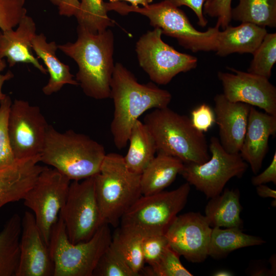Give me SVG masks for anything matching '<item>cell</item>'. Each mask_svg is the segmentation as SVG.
Segmentation results:
<instances>
[{
  "label": "cell",
  "instance_id": "28",
  "mask_svg": "<svg viewBox=\"0 0 276 276\" xmlns=\"http://www.w3.org/2000/svg\"><path fill=\"white\" fill-rule=\"evenodd\" d=\"M232 9V19L263 27H276V0H239Z\"/></svg>",
  "mask_w": 276,
  "mask_h": 276
},
{
  "label": "cell",
  "instance_id": "41",
  "mask_svg": "<svg viewBox=\"0 0 276 276\" xmlns=\"http://www.w3.org/2000/svg\"><path fill=\"white\" fill-rule=\"evenodd\" d=\"M80 1L79 0H60L58 6L59 14L62 16H75L78 12Z\"/></svg>",
  "mask_w": 276,
  "mask_h": 276
},
{
  "label": "cell",
  "instance_id": "20",
  "mask_svg": "<svg viewBox=\"0 0 276 276\" xmlns=\"http://www.w3.org/2000/svg\"><path fill=\"white\" fill-rule=\"evenodd\" d=\"M39 162L40 156L18 160L0 170V209L24 199L45 167Z\"/></svg>",
  "mask_w": 276,
  "mask_h": 276
},
{
  "label": "cell",
  "instance_id": "37",
  "mask_svg": "<svg viewBox=\"0 0 276 276\" xmlns=\"http://www.w3.org/2000/svg\"><path fill=\"white\" fill-rule=\"evenodd\" d=\"M232 0H205L203 10L208 15L216 17V24L220 28L224 29L232 20Z\"/></svg>",
  "mask_w": 276,
  "mask_h": 276
},
{
  "label": "cell",
  "instance_id": "3",
  "mask_svg": "<svg viewBox=\"0 0 276 276\" xmlns=\"http://www.w3.org/2000/svg\"><path fill=\"white\" fill-rule=\"evenodd\" d=\"M102 145L73 130L59 132L49 125L40 162L51 166L71 181L99 173L106 155Z\"/></svg>",
  "mask_w": 276,
  "mask_h": 276
},
{
  "label": "cell",
  "instance_id": "33",
  "mask_svg": "<svg viewBox=\"0 0 276 276\" xmlns=\"http://www.w3.org/2000/svg\"><path fill=\"white\" fill-rule=\"evenodd\" d=\"M93 276H138L111 244L100 258Z\"/></svg>",
  "mask_w": 276,
  "mask_h": 276
},
{
  "label": "cell",
  "instance_id": "39",
  "mask_svg": "<svg viewBox=\"0 0 276 276\" xmlns=\"http://www.w3.org/2000/svg\"><path fill=\"white\" fill-rule=\"evenodd\" d=\"M176 7L185 6L191 9L198 19V24L201 27H205L208 20L203 15V7L205 0H166Z\"/></svg>",
  "mask_w": 276,
  "mask_h": 276
},
{
  "label": "cell",
  "instance_id": "13",
  "mask_svg": "<svg viewBox=\"0 0 276 276\" xmlns=\"http://www.w3.org/2000/svg\"><path fill=\"white\" fill-rule=\"evenodd\" d=\"M39 107L15 99L10 106L8 131L17 160L40 156L49 127Z\"/></svg>",
  "mask_w": 276,
  "mask_h": 276
},
{
  "label": "cell",
  "instance_id": "40",
  "mask_svg": "<svg viewBox=\"0 0 276 276\" xmlns=\"http://www.w3.org/2000/svg\"><path fill=\"white\" fill-rule=\"evenodd\" d=\"M272 182L276 184V152L273 155L272 160L268 167L260 174L254 176L251 178L254 186L265 184Z\"/></svg>",
  "mask_w": 276,
  "mask_h": 276
},
{
  "label": "cell",
  "instance_id": "5",
  "mask_svg": "<svg viewBox=\"0 0 276 276\" xmlns=\"http://www.w3.org/2000/svg\"><path fill=\"white\" fill-rule=\"evenodd\" d=\"M141 174L130 171L124 156L106 154L94 176L95 192L103 222L117 227L126 211L142 195Z\"/></svg>",
  "mask_w": 276,
  "mask_h": 276
},
{
  "label": "cell",
  "instance_id": "14",
  "mask_svg": "<svg viewBox=\"0 0 276 276\" xmlns=\"http://www.w3.org/2000/svg\"><path fill=\"white\" fill-rule=\"evenodd\" d=\"M212 227L204 215L188 212L177 215L165 235L169 245L188 261L201 263L208 257Z\"/></svg>",
  "mask_w": 276,
  "mask_h": 276
},
{
  "label": "cell",
  "instance_id": "12",
  "mask_svg": "<svg viewBox=\"0 0 276 276\" xmlns=\"http://www.w3.org/2000/svg\"><path fill=\"white\" fill-rule=\"evenodd\" d=\"M71 181L55 169L45 167L22 199L24 205L33 212L48 246L52 229L65 202Z\"/></svg>",
  "mask_w": 276,
  "mask_h": 276
},
{
  "label": "cell",
  "instance_id": "26",
  "mask_svg": "<svg viewBox=\"0 0 276 276\" xmlns=\"http://www.w3.org/2000/svg\"><path fill=\"white\" fill-rule=\"evenodd\" d=\"M21 218L14 214L0 232V276H16L20 259Z\"/></svg>",
  "mask_w": 276,
  "mask_h": 276
},
{
  "label": "cell",
  "instance_id": "38",
  "mask_svg": "<svg viewBox=\"0 0 276 276\" xmlns=\"http://www.w3.org/2000/svg\"><path fill=\"white\" fill-rule=\"evenodd\" d=\"M191 123L194 127L203 133L206 132L215 123V117L211 107L205 103L193 110L191 113Z\"/></svg>",
  "mask_w": 276,
  "mask_h": 276
},
{
  "label": "cell",
  "instance_id": "1",
  "mask_svg": "<svg viewBox=\"0 0 276 276\" xmlns=\"http://www.w3.org/2000/svg\"><path fill=\"white\" fill-rule=\"evenodd\" d=\"M110 98L114 104L110 131L116 147L121 149L127 146L131 129L139 118L149 109L168 107L172 95L152 82L140 83L131 72L117 63Z\"/></svg>",
  "mask_w": 276,
  "mask_h": 276
},
{
  "label": "cell",
  "instance_id": "21",
  "mask_svg": "<svg viewBox=\"0 0 276 276\" xmlns=\"http://www.w3.org/2000/svg\"><path fill=\"white\" fill-rule=\"evenodd\" d=\"M267 33L265 27L250 22L227 26L218 34L216 54L225 57L233 53L253 54Z\"/></svg>",
  "mask_w": 276,
  "mask_h": 276
},
{
  "label": "cell",
  "instance_id": "30",
  "mask_svg": "<svg viewBox=\"0 0 276 276\" xmlns=\"http://www.w3.org/2000/svg\"><path fill=\"white\" fill-rule=\"evenodd\" d=\"M108 11L106 3L103 0H81L75 17L78 26L91 33H100L113 25V21L107 15Z\"/></svg>",
  "mask_w": 276,
  "mask_h": 276
},
{
  "label": "cell",
  "instance_id": "6",
  "mask_svg": "<svg viewBox=\"0 0 276 276\" xmlns=\"http://www.w3.org/2000/svg\"><path fill=\"white\" fill-rule=\"evenodd\" d=\"M107 7L108 11L121 15L135 12L147 16L152 26L160 29L162 34L176 38L179 45L193 52L216 51L219 25L199 31L181 10L166 0L142 7L123 2H108Z\"/></svg>",
  "mask_w": 276,
  "mask_h": 276
},
{
  "label": "cell",
  "instance_id": "45",
  "mask_svg": "<svg viewBox=\"0 0 276 276\" xmlns=\"http://www.w3.org/2000/svg\"><path fill=\"white\" fill-rule=\"evenodd\" d=\"M233 275L231 272L226 270H218L213 274L215 276H231Z\"/></svg>",
  "mask_w": 276,
  "mask_h": 276
},
{
  "label": "cell",
  "instance_id": "43",
  "mask_svg": "<svg viewBox=\"0 0 276 276\" xmlns=\"http://www.w3.org/2000/svg\"><path fill=\"white\" fill-rule=\"evenodd\" d=\"M257 194L262 198H272L276 199V191L271 189L265 184L256 186Z\"/></svg>",
  "mask_w": 276,
  "mask_h": 276
},
{
  "label": "cell",
  "instance_id": "44",
  "mask_svg": "<svg viewBox=\"0 0 276 276\" xmlns=\"http://www.w3.org/2000/svg\"><path fill=\"white\" fill-rule=\"evenodd\" d=\"M109 2L125 1L130 3L131 5L134 7L139 6V5H142V7H146L151 4L153 0H109Z\"/></svg>",
  "mask_w": 276,
  "mask_h": 276
},
{
  "label": "cell",
  "instance_id": "4",
  "mask_svg": "<svg viewBox=\"0 0 276 276\" xmlns=\"http://www.w3.org/2000/svg\"><path fill=\"white\" fill-rule=\"evenodd\" d=\"M151 134L157 152L180 159L183 163L202 164L209 160V146L204 133L193 126L191 119L168 107L155 108L144 122Z\"/></svg>",
  "mask_w": 276,
  "mask_h": 276
},
{
  "label": "cell",
  "instance_id": "8",
  "mask_svg": "<svg viewBox=\"0 0 276 276\" xmlns=\"http://www.w3.org/2000/svg\"><path fill=\"white\" fill-rule=\"evenodd\" d=\"M186 182L172 191L142 195L124 213L120 225L145 237L164 233L184 208L190 191Z\"/></svg>",
  "mask_w": 276,
  "mask_h": 276
},
{
  "label": "cell",
  "instance_id": "36",
  "mask_svg": "<svg viewBox=\"0 0 276 276\" xmlns=\"http://www.w3.org/2000/svg\"><path fill=\"white\" fill-rule=\"evenodd\" d=\"M169 245L164 233L145 236L143 241V254L145 262L152 265L156 262Z\"/></svg>",
  "mask_w": 276,
  "mask_h": 276
},
{
  "label": "cell",
  "instance_id": "15",
  "mask_svg": "<svg viewBox=\"0 0 276 276\" xmlns=\"http://www.w3.org/2000/svg\"><path fill=\"white\" fill-rule=\"evenodd\" d=\"M233 73L219 72L223 95L230 101L256 106L276 116V88L269 79L227 67Z\"/></svg>",
  "mask_w": 276,
  "mask_h": 276
},
{
  "label": "cell",
  "instance_id": "29",
  "mask_svg": "<svg viewBox=\"0 0 276 276\" xmlns=\"http://www.w3.org/2000/svg\"><path fill=\"white\" fill-rule=\"evenodd\" d=\"M142 235L120 226L112 235L111 244L138 275L145 267Z\"/></svg>",
  "mask_w": 276,
  "mask_h": 276
},
{
  "label": "cell",
  "instance_id": "17",
  "mask_svg": "<svg viewBox=\"0 0 276 276\" xmlns=\"http://www.w3.org/2000/svg\"><path fill=\"white\" fill-rule=\"evenodd\" d=\"M220 143L228 153H239L245 135L250 105L227 100L223 94L214 99Z\"/></svg>",
  "mask_w": 276,
  "mask_h": 276
},
{
  "label": "cell",
  "instance_id": "22",
  "mask_svg": "<svg viewBox=\"0 0 276 276\" xmlns=\"http://www.w3.org/2000/svg\"><path fill=\"white\" fill-rule=\"evenodd\" d=\"M32 45L37 58L43 61L50 75L48 82L42 89L44 95L50 96L57 93L66 84L79 85L71 73L69 66L57 57L58 45L55 41L48 42L45 36L41 33L34 37Z\"/></svg>",
  "mask_w": 276,
  "mask_h": 276
},
{
  "label": "cell",
  "instance_id": "7",
  "mask_svg": "<svg viewBox=\"0 0 276 276\" xmlns=\"http://www.w3.org/2000/svg\"><path fill=\"white\" fill-rule=\"evenodd\" d=\"M111 238L109 225L104 223L89 240L73 244L59 216L52 229L49 244L54 265V276H93L100 258L111 243Z\"/></svg>",
  "mask_w": 276,
  "mask_h": 276
},
{
  "label": "cell",
  "instance_id": "10",
  "mask_svg": "<svg viewBox=\"0 0 276 276\" xmlns=\"http://www.w3.org/2000/svg\"><path fill=\"white\" fill-rule=\"evenodd\" d=\"M94 176L71 181L59 214L67 238L73 244L89 240L104 223L96 197Z\"/></svg>",
  "mask_w": 276,
  "mask_h": 276
},
{
  "label": "cell",
  "instance_id": "16",
  "mask_svg": "<svg viewBox=\"0 0 276 276\" xmlns=\"http://www.w3.org/2000/svg\"><path fill=\"white\" fill-rule=\"evenodd\" d=\"M54 265L49 246L34 215L26 211L21 218L20 259L16 276H54Z\"/></svg>",
  "mask_w": 276,
  "mask_h": 276
},
{
  "label": "cell",
  "instance_id": "27",
  "mask_svg": "<svg viewBox=\"0 0 276 276\" xmlns=\"http://www.w3.org/2000/svg\"><path fill=\"white\" fill-rule=\"evenodd\" d=\"M261 238L243 233L241 228L213 227L208 248V256L214 259L225 257L231 252L243 247L265 243Z\"/></svg>",
  "mask_w": 276,
  "mask_h": 276
},
{
  "label": "cell",
  "instance_id": "32",
  "mask_svg": "<svg viewBox=\"0 0 276 276\" xmlns=\"http://www.w3.org/2000/svg\"><path fill=\"white\" fill-rule=\"evenodd\" d=\"M180 256L169 245L158 261L152 265L144 267L141 273L150 276H192L181 263Z\"/></svg>",
  "mask_w": 276,
  "mask_h": 276
},
{
  "label": "cell",
  "instance_id": "11",
  "mask_svg": "<svg viewBox=\"0 0 276 276\" xmlns=\"http://www.w3.org/2000/svg\"><path fill=\"white\" fill-rule=\"evenodd\" d=\"M162 31L155 28L142 35L136 44L139 64L150 79L166 85L180 73L195 68L197 58L180 53L162 39Z\"/></svg>",
  "mask_w": 276,
  "mask_h": 276
},
{
  "label": "cell",
  "instance_id": "46",
  "mask_svg": "<svg viewBox=\"0 0 276 276\" xmlns=\"http://www.w3.org/2000/svg\"><path fill=\"white\" fill-rule=\"evenodd\" d=\"M52 3H53L54 5L58 6L59 4V2H60V0H49Z\"/></svg>",
  "mask_w": 276,
  "mask_h": 276
},
{
  "label": "cell",
  "instance_id": "2",
  "mask_svg": "<svg viewBox=\"0 0 276 276\" xmlns=\"http://www.w3.org/2000/svg\"><path fill=\"white\" fill-rule=\"evenodd\" d=\"M77 31L75 42L58 45V49L77 63L76 80L87 96L97 100L110 98L114 68L112 31L93 33L79 26Z\"/></svg>",
  "mask_w": 276,
  "mask_h": 276
},
{
  "label": "cell",
  "instance_id": "34",
  "mask_svg": "<svg viewBox=\"0 0 276 276\" xmlns=\"http://www.w3.org/2000/svg\"><path fill=\"white\" fill-rule=\"evenodd\" d=\"M12 103L8 95L0 101V170L18 160L12 148L8 131V117Z\"/></svg>",
  "mask_w": 276,
  "mask_h": 276
},
{
  "label": "cell",
  "instance_id": "25",
  "mask_svg": "<svg viewBox=\"0 0 276 276\" xmlns=\"http://www.w3.org/2000/svg\"><path fill=\"white\" fill-rule=\"evenodd\" d=\"M128 142L125 163L130 171L141 174L157 152L155 141L145 124L137 120L131 129Z\"/></svg>",
  "mask_w": 276,
  "mask_h": 276
},
{
  "label": "cell",
  "instance_id": "24",
  "mask_svg": "<svg viewBox=\"0 0 276 276\" xmlns=\"http://www.w3.org/2000/svg\"><path fill=\"white\" fill-rule=\"evenodd\" d=\"M210 199L205 208L204 216L212 228L243 226L240 216L242 206L238 189H226L219 195Z\"/></svg>",
  "mask_w": 276,
  "mask_h": 276
},
{
  "label": "cell",
  "instance_id": "35",
  "mask_svg": "<svg viewBox=\"0 0 276 276\" xmlns=\"http://www.w3.org/2000/svg\"><path fill=\"white\" fill-rule=\"evenodd\" d=\"M25 0H0V29L6 31L17 27L27 15Z\"/></svg>",
  "mask_w": 276,
  "mask_h": 276
},
{
  "label": "cell",
  "instance_id": "18",
  "mask_svg": "<svg viewBox=\"0 0 276 276\" xmlns=\"http://www.w3.org/2000/svg\"><path fill=\"white\" fill-rule=\"evenodd\" d=\"M276 133V116L263 112L251 106L244 139L239 154L250 165L252 172H259L268 149L271 136Z\"/></svg>",
  "mask_w": 276,
  "mask_h": 276
},
{
  "label": "cell",
  "instance_id": "19",
  "mask_svg": "<svg viewBox=\"0 0 276 276\" xmlns=\"http://www.w3.org/2000/svg\"><path fill=\"white\" fill-rule=\"evenodd\" d=\"M36 26L33 18L26 15L15 30L0 31V58H6L10 67L18 63L32 64L41 73L47 70L32 52V41L36 35Z\"/></svg>",
  "mask_w": 276,
  "mask_h": 276
},
{
  "label": "cell",
  "instance_id": "31",
  "mask_svg": "<svg viewBox=\"0 0 276 276\" xmlns=\"http://www.w3.org/2000/svg\"><path fill=\"white\" fill-rule=\"evenodd\" d=\"M252 55L247 72L269 79L276 62V33H267Z\"/></svg>",
  "mask_w": 276,
  "mask_h": 276
},
{
  "label": "cell",
  "instance_id": "23",
  "mask_svg": "<svg viewBox=\"0 0 276 276\" xmlns=\"http://www.w3.org/2000/svg\"><path fill=\"white\" fill-rule=\"evenodd\" d=\"M183 167V163L179 158L157 152L141 174L142 195H149L164 191L180 174Z\"/></svg>",
  "mask_w": 276,
  "mask_h": 276
},
{
  "label": "cell",
  "instance_id": "9",
  "mask_svg": "<svg viewBox=\"0 0 276 276\" xmlns=\"http://www.w3.org/2000/svg\"><path fill=\"white\" fill-rule=\"evenodd\" d=\"M209 149L211 156L208 161L183 163L180 174L207 198H211L221 194L231 178L241 177L248 165L239 153L226 151L216 137L211 138Z\"/></svg>",
  "mask_w": 276,
  "mask_h": 276
},
{
  "label": "cell",
  "instance_id": "42",
  "mask_svg": "<svg viewBox=\"0 0 276 276\" xmlns=\"http://www.w3.org/2000/svg\"><path fill=\"white\" fill-rule=\"evenodd\" d=\"M6 66L7 63L5 59L0 58V101L6 96V95L2 91L3 84L6 81L11 80L14 77V74L10 71H8L6 74H1V72L5 70Z\"/></svg>",
  "mask_w": 276,
  "mask_h": 276
}]
</instances>
